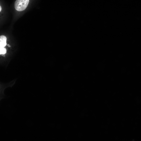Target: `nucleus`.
Segmentation results:
<instances>
[{"instance_id":"obj_1","label":"nucleus","mask_w":141,"mask_h":141,"mask_svg":"<svg viewBox=\"0 0 141 141\" xmlns=\"http://www.w3.org/2000/svg\"><path fill=\"white\" fill-rule=\"evenodd\" d=\"M29 0H17L14 3L15 9L18 11L24 10L27 7L28 4Z\"/></svg>"},{"instance_id":"obj_2","label":"nucleus","mask_w":141,"mask_h":141,"mask_svg":"<svg viewBox=\"0 0 141 141\" xmlns=\"http://www.w3.org/2000/svg\"><path fill=\"white\" fill-rule=\"evenodd\" d=\"M7 38L4 35H1L0 36V47H4L6 45Z\"/></svg>"},{"instance_id":"obj_3","label":"nucleus","mask_w":141,"mask_h":141,"mask_svg":"<svg viewBox=\"0 0 141 141\" xmlns=\"http://www.w3.org/2000/svg\"><path fill=\"white\" fill-rule=\"evenodd\" d=\"M6 52V50L4 47H0V54H5Z\"/></svg>"},{"instance_id":"obj_4","label":"nucleus","mask_w":141,"mask_h":141,"mask_svg":"<svg viewBox=\"0 0 141 141\" xmlns=\"http://www.w3.org/2000/svg\"><path fill=\"white\" fill-rule=\"evenodd\" d=\"M1 6H0V11H1Z\"/></svg>"},{"instance_id":"obj_5","label":"nucleus","mask_w":141,"mask_h":141,"mask_svg":"<svg viewBox=\"0 0 141 141\" xmlns=\"http://www.w3.org/2000/svg\"><path fill=\"white\" fill-rule=\"evenodd\" d=\"M8 45V46L9 47H10V46L9 45V44H8L7 45Z\"/></svg>"}]
</instances>
